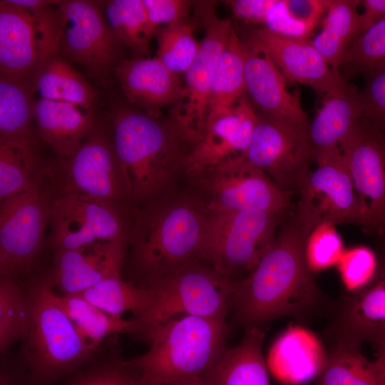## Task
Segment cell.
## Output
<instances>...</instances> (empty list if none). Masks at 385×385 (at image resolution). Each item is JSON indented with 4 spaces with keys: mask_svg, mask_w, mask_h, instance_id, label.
<instances>
[{
    "mask_svg": "<svg viewBox=\"0 0 385 385\" xmlns=\"http://www.w3.org/2000/svg\"><path fill=\"white\" fill-rule=\"evenodd\" d=\"M149 21L160 26L188 21L192 2L185 0H142Z\"/></svg>",
    "mask_w": 385,
    "mask_h": 385,
    "instance_id": "obj_44",
    "label": "cell"
},
{
    "mask_svg": "<svg viewBox=\"0 0 385 385\" xmlns=\"http://www.w3.org/2000/svg\"><path fill=\"white\" fill-rule=\"evenodd\" d=\"M376 346L377 359L385 366V337L374 342Z\"/></svg>",
    "mask_w": 385,
    "mask_h": 385,
    "instance_id": "obj_52",
    "label": "cell"
},
{
    "mask_svg": "<svg viewBox=\"0 0 385 385\" xmlns=\"http://www.w3.org/2000/svg\"><path fill=\"white\" fill-rule=\"evenodd\" d=\"M27 384V381L23 383L20 377L12 370L4 366H1L0 371V385H26Z\"/></svg>",
    "mask_w": 385,
    "mask_h": 385,
    "instance_id": "obj_50",
    "label": "cell"
},
{
    "mask_svg": "<svg viewBox=\"0 0 385 385\" xmlns=\"http://www.w3.org/2000/svg\"><path fill=\"white\" fill-rule=\"evenodd\" d=\"M54 197L46 173L29 189L1 202V279L20 280L32 274L43 250Z\"/></svg>",
    "mask_w": 385,
    "mask_h": 385,
    "instance_id": "obj_7",
    "label": "cell"
},
{
    "mask_svg": "<svg viewBox=\"0 0 385 385\" xmlns=\"http://www.w3.org/2000/svg\"><path fill=\"white\" fill-rule=\"evenodd\" d=\"M315 162L297 192L295 222L308 235L324 222L362 227L361 208L340 148L317 153Z\"/></svg>",
    "mask_w": 385,
    "mask_h": 385,
    "instance_id": "obj_13",
    "label": "cell"
},
{
    "mask_svg": "<svg viewBox=\"0 0 385 385\" xmlns=\"http://www.w3.org/2000/svg\"><path fill=\"white\" fill-rule=\"evenodd\" d=\"M237 280L204 260L178 269L148 287L153 293L152 303L143 315L135 318L136 332L143 334L152 327L182 315L226 318Z\"/></svg>",
    "mask_w": 385,
    "mask_h": 385,
    "instance_id": "obj_6",
    "label": "cell"
},
{
    "mask_svg": "<svg viewBox=\"0 0 385 385\" xmlns=\"http://www.w3.org/2000/svg\"><path fill=\"white\" fill-rule=\"evenodd\" d=\"M340 68L346 79L385 71V18L355 38Z\"/></svg>",
    "mask_w": 385,
    "mask_h": 385,
    "instance_id": "obj_38",
    "label": "cell"
},
{
    "mask_svg": "<svg viewBox=\"0 0 385 385\" xmlns=\"http://www.w3.org/2000/svg\"><path fill=\"white\" fill-rule=\"evenodd\" d=\"M112 135L123 166L132 202L144 205L170 192L177 175L184 170L190 148L170 117L160 121L127 106L113 112Z\"/></svg>",
    "mask_w": 385,
    "mask_h": 385,
    "instance_id": "obj_3",
    "label": "cell"
},
{
    "mask_svg": "<svg viewBox=\"0 0 385 385\" xmlns=\"http://www.w3.org/2000/svg\"><path fill=\"white\" fill-rule=\"evenodd\" d=\"M334 224L324 222L308 235L304 248L309 270L318 272L337 264L342 253V242Z\"/></svg>",
    "mask_w": 385,
    "mask_h": 385,
    "instance_id": "obj_40",
    "label": "cell"
},
{
    "mask_svg": "<svg viewBox=\"0 0 385 385\" xmlns=\"http://www.w3.org/2000/svg\"><path fill=\"white\" fill-rule=\"evenodd\" d=\"M341 322L344 339L359 344L385 337V277L379 270L371 282L350 295Z\"/></svg>",
    "mask_w": 385,
    "mask_h": 385,
    "instance_id": "obj_27",
    "label": "cell"
},
{
    "mask_svg": "<svg viewBox=\"0 0 385 385\" xmlns=\"http://www.w3.org/2000/svg\"><path fill=\"white\" fill-rule=\"evenodd\" d=\"M207 214L199 197L170 192L135 208L125 263L146 283L144 287L203 260Z\"/></svg>",
    "mask_w": 385,
    "mask_h": 385,
    "instance_id": "obj_2",
    "label": "cell"
},
{
    "mask_svg": "<svg viewBox=\"0 0 385 385\" xmlns=\"http://www.w3.org/2000/svg\"><path fill=\"white\" fill-rule=\"evenodd\" d=\"M35 93L31 76L0 75V139L39 138L33 119Z\"/></svg>",
    "mask_w": 385,
    "mask_h": 385,
    "instance_id": "obj_33",
    "label": "cell"
},
{
    "mask_svg": "<svg viewBox=\"0 0 385 385\" xmlns=\"http://www.w3.org/2000/svg\"><path fill=\"white\" fill-rule=\"evenodd\" d=\"M265 335L262 327L246 328L241 342L227 348L202 376L210 385H270L262 353Z\"/></svg>",
    "mask_w": 385,
    "mask_h": 385,
    "instance_id": "obj_26",
    "label": "cell"
},
{
    "mask_svg": "<svg viewBox=\"0 0 385 385\" xmlns=\"http://www.w3.org/2000/svg\"><path fill=\"white\" fill-rule=\"evenodd\" d=\"M40 98L73 103L91 110L96 98L95 89L59 53L44 61L31 76Z\"/></svg>",
    "mask_w": 385,
    "mask_h": 385,
    "instance_id": "obj_30",
    "label": "cell"
},
{
    "mask_svg": "<svg viewBox=\"0 0 385 385\" xmlns=\"http://www.w3.org/2000/svg\"><path fill=\"white\" fill-rule=\"evenodd\" d=\"M243 43L268 55L287 81L310 86L324 96L341 78L309 38H295L275 34L264 26L249 28L240 37Z\"/></svg>",
    "mask_w": 385,
    "mask_h": 385,
    "instance_id": "obj_18",
    "label": "cell"
},
{
    "mask_svg": "<svg viewBox=\"0 0 385 385\" xmlns=\"http://www.w3.org/2000/svg\"><path fill=\"white\" fill-rule=\"evenodd\" d=\"M384 235H385V234H384Z\"/></svg>",
    "mask_w": 385,
    "mask_h": 385,
    "instance_id": "obj_55",
    "label": "cell"
},
{
    "mask_svg": "<svg viewBox=\"0 0 385 385\" xmlns=\"http://www.w3.org/2000/svg\"><path fill=\"white\" fill-rule=\"evenodd\" d=\"M114 71L128 101L150 115L183 99L184 83L157 57L123 60Z\"/></svg>",
    "mask_w": 385,
    "mask_h": 385,
    "instance_id": "obj_22",
    "label": "cell"
},
{
    "mask_svg": "<svg viewBox=\"0 0 385 385\" xmlns=\"http://www.w3.org/2000/svg\"><path fill=\"white\" fill-rule=\"evenodd\" d=\"M245 46V92L258 113L309 130L297 91H288L287 78L268 55Z\"/></svg>",
    "mask_w": 385,
    "mask_h": 385,
    "instance_id": "obj_21",
    "label": "cell"
},
{
    "mask_svg": "<svg viewBox=\"0 0 385 385\" xmlns=\"http://www.w3.org/2000/svg\"><path fill=\"white\" fill-rule=\"evenodd\" d=\"M258 114L245 156L279 188L297 192L316 158L309 130Z\"/></svg>",
    "mask_w": 385,
    "mask_h": 385,
    "instance_id": "obj_16",
    "label": "cell"
},
{
    "mask_svg": "<svg viewBox=\"0 0 385 385\" xmlns=\"http://www.w3.org/2000/svg\"><path fill=\"white\" fill-rule=\"evenodd\" d=\"M66 385H143L137 372L123 361L81 372Z\"/></svg>",
    "mask_w": 385,
    "mask_h": 385,
    "instance_id": "obj_42",
    "label": "cell"
},
{
    "mask_svg": "<svg viewBox=\"0 0 385 385\" xmlns=\"http://www.w3.org/2000/svg\"><path fill=\"white\" fill-rule=\"evenodd\" d=\"M258 118L245 94L232 111L207 124L200 139L185 156L184 170L195 179L228 160L245 155Z\"/></svg>",
    "mask_w": 385,
    "mask_h": 385,
    "instance_id": "obj_19",
    "label": "cell"
},
{
    "mask_svg": "<svg viewBox=\"0 0 385 385\" xmlns=\"http://www.w3.org/2000/svg\"><path fill=\"white\" fill-rule=\"evenodd\" d=\"M379 271L385 277V259L380 262Z\"/></svg>",
    "mask_w": 385,
    "mask_h": 385,
    "instance_id": "obj_53",
    "label": "cell"
},
{
    "mask_svg": "<svg viewBox=\"0 0 385 385\" xmlns=\"http://www.w3.org/2000/svg\"><path fill=\"white\" fill-rule=\"evenodd\" d=\"M194 32L195 25L189 21L158 29L155 57L177 75L186 73L197 52L200 43Z\"/></svg>",
    "mask_w": 385,
    "mask_h": 385,
    "instance_id": "obj_39",
    "label": "cell"
},
{
    "mask_svg": "<svg viewBox=\"0 0 385 385\" xmlns=\"http://www.w3.org/2000/svg\"><path fill=\"white\" fill-rule=\"evenodd\" d=\"M47 178L55 195L79 193L135 208L113 135L96 124L72 155L49 163Z\"/></svg>",
    "mask_w": 385,
    "mask_h": 385,
    "instance_id": "obj_8",
    "label": "cell"
},
{
    "mask_svg": "<svg viewBox=\"0 0 385 385\" xmlns=\"http://www.w3.org/2000/svg\"><path fill=\"white\" fill-rule=\"evenodd\" d=\"M361 208L363 227L385 234V135L360 119L339 145Z\"/></svg>",
    "mask_w": 385,
    "mask_h": 385,
    "instance_id": "obj_17",
    "label": "cell"
},
{
    "mask_svg": "<svg viewBox=\"0 0 385 385\" xmlns=\"http://www.w3.org/2000/svg\"><path fill=\"white\" fill-rule=\"evenodd\" d=\"M276 0H232L227 1L233 16L250 24H265L267 15Z\"/></svg>",
    "mask_w": 385,
    "mask_h": 385,
    "instance_id": "obj_46",
    "label": "cell"
},
{
    "mask_svg": "<svg viewBox=\"0 0 385 385\" xmlns=\"http://www.w3.org/2000/svg\"><path fill=\"white\" fill-rule=\"evenodd\" d=\"M135 208L79 193L55 195L48 240L52 251L100 242L128 244Z\"/></svg>",
    "mask_w": 385,
    "mask_h": 385,
    "instance_id": "obj_10",
    "label": "cell"
},
{
    "mask_svg": "<svg viewBox=\"0 0 385 385\" xmlns=\"http://www.w3.org/2000/svg\"><path fill=\"white\" fill-rule=\"evenodd\" d=\"M327 360L320 342L302 327H290L276 340L269 359L270 368L284 383H306L321 374Z\"/></svg>",
    "mask_w": 385,
    "mask_h": 385,
    "instance_id": "obj_25",
    "label": "cell"
},
{
    "mask_svg": "<svg viewBox=\"0 0 385 385\" xmlns=\"http://www.w3.org/2000/svg\"><path fill=\"white\" fill-rule=\"evenodd\" d=\"M31 304L20 280L0 279V351L26 337L31 324Z\"/></svg>",
    "mask_w": 385,
    "mask_h": 385,
    "instance_id": "obj_37",
    "label": "cell"
},
{
    "mask_svg": "<svg viewBox=\"0 0 385 385\" xmlns=\"http://www.w3.org/2000/svg\"><path fill=\"white\" fill-rule=\"evenodd\" d=\"M307 237L294 217L288 220L258 264L237 280L231 309L245 328L300 315L319 301V290L305 260Z\"/></svg>",
    "mask_w": 385,
    "mask_h": 385,
    "instance_id": "obj_1",
    "label": "cell"
},
{
    "mask_svg": "<svg viewBox=\"0 0 385 385\" xmlns=\"http://www.w3.org/2000/svg\"><path fill=\"white\" fill-rule=\"evenodd\" d=\"M263 26L275 34L295 38H309L314 30L293 18L287 10L284 0H276Z\"/></svg>",
    "mask_w": 385,
    "mask_h": 385,
    "instance_id": "obj_45",
    "label": "cell"
},
{
    "mask_svg": "<svg viewBox=\"0 0 385 385\" xmlns=\"http://www.w3.org/2000/svg\"><path fill=\"white\" fill-rule=\"evenodd\" d=\"M318 379L319 385H385V366L378 359L369 361L359 344L344 339L327 354Z\"/></svg>",
    "mask_w": 385,
    "mask_h": 385,
    "instance_id": "obj_32",
    "label": "cell"
},
{
    "mask_svg": "<svg viewBox=\"0 0 385 385\" xmlns=\"http://www.w3.org/2000/svg\"><path fill=\"white\" fill-rule=\"evenodd\" d=\"M57 7L61 25L58 53L81 66L92 78L104 81L120 63L122 43L106 19L101 3L66 0Z\"/></svg>",
    "mask_w": 385,
    "mask_h": 385,
    "instance_id": "obj_15",
    "label": "cell"
},
{
    "mask_svg": "<svg viewBox=\"0 0 385 385\" xmlns=\"http://www.w3.org/2000/svg\"><path fill=\"white\" fill-rule=\"evenodd\" d=\"M101 6L111 29L134 57H148L158 28L151 24L142 0H109Z\"/></svg>",
    "mask_w": 385,
    "mask_h": 385,
    "instance_id": "obj_34",
    "label": "cell"
},
{
    "mask_svg": "<svg viewBox=\"0 0 385 385\" xmlns=\"http://www.w3.org/2000/svg\"><path fill=\"white\" fill-rule=\"evenodd\" d=\"M33 119L38 138L58 158L72 155L96 125L91 110L41 98L34 101Z\"/></svg>",
    "mask_w": 385,
    "mask_h": 385,
    "instance_id": "obj_23",
    "label": "cell"
},
{
    "mask_svg": "<svg viewBox=\"0 0 385 385\" xmlns=\"http://www.w3.org/2000/svg\"><path fill=\"white\" fill-rule=\"evenodd\" d=\"M48 276L32 281L31 324L23 340L29 385H48L77 370L93 351L59 306Z\"/></svg>",
    "mask_w": 385,
    "mask_h": 385,
    "instance_id": "obj_5",
    "label": "cell"
},
{
    "mask_svg": "<svg viewBox=\"0 0 385 385\" xmlns=\"http://www.w3.org/2000/svg\"><path fill=\"white\" fill-rule=\"evenodd\" d=\"M359 0H327V11L312 43L332 69L339 70L359 34Z\"/></svg>",
    "mask_w": 385,
    "mask_h": 385,
    "instance_id": "obj_31",
    "label": "cell"
},
{
    "mask_svg": "<svg viewBox=\"0 0 385 385\" xmlns=\"http://www.w3.org/2000/svg\"><path fill=\"white\" fill-rule=\"evenodd\" d=\"M213 4L204 2L197 7L198 20L204 26L205 34L191 65L185 73L183 99L175 106L170 115L190 146L200 139L205 130L212 78L232 30L231 21L220 19L215 14Z\"/></svg>",
    "mask_w": 385,
    "mask_h": 385,
    "instance_id": "obj_14",
    "label": "cell"
},
{
    "mask_svg": "<svg viewBox=\"0 0 385 385\" xmlns=\"http://www.w3.org/2000/svg\"><path fill=\"white\" fill-rule=\"evenodd\" d=\"M61 25L56 6L31 9L0 1V75L31 77L59 52Z\"/></svg>",
    "mask_w": 385,
    "mask_h": 385,
    "instance_id": "obj_11",
    "label": "cell"
},
{
    "mask_svg": "<svg viewBox=\"0 0 385 385\" xmlns=\"http://www.w3.org/2000/svg\"><path fill=\"white\" fill-rule=\"evenodd\" d=\"M245 65V46L232 29L212 78L207 124L232 111L241 97L246 94Z\"/></svg>",
    "mask_w": 385,
    "mask_h": 385,
    "instance_id": "obj_28",
    "label": "cell"
},
{
    "mask_svg": "<svg viewBox=\"0 0 385 385\" xmlns=\"http://www.w3.org/2000/svg\"><path fill=\"white\" fill-rule=\"evenodd\" d=\"M38 139H0V201L25 191L46 175Z\"/></svg>",
    "mask_w": 385,
    "mask_h": 385,
    "instance_id": "obj_29",
    "label": "cell"
},
{
    "mask_svg": "<svg viewBox=\"0 0 385 385\" xmlns=\"http://www.w3.org/2000/svg\"><path fill=\"white\" fill-rule=\"evenodd\" d=\"M359 96L363 118L381 130L385 129V71L368 76Z\"/></svg>",
    "mask_w": 385,
    "mask_h": 385,
    "instance_id": "obj_43",
    "label": "cell"
},
{
    "mask_svg": "<svg viewBox=\"0 0 385 385\" xmlns=\"http://www.w3.org/2000/svg\"><path fill=\"white\" fill-rule=\"evenodd\" d=\"M289 14L314 29L327 11V0H284Z\"/></svg>",
    "mask_w": 385,
    "mask_h": 385,
    "instance_id": "obj_47",
    "label": "cell"
},
{
    "mask_svg": "<svg viewBox=\"0 0 385 385\" xmlns=\"http://www.w3.org/2000/svg\"><path fill=\"white\" fill-rule=\"evenodd\" d=\"M207 212L202 259L233 279L248 274L271 248L282 219L260 211Z\"/></svg>",
    "mask_w": 385,
    "mask_h": 385,
    "instance_id": "obj_9",
    "label": "cell"
},
{
    "mask_svg": "<svg viewBox=\"0 0 385 385\" xmlns=\"http://www.w3.org/2000/svg\"><path fill=\"white\" fill-rule=\"evenodd\" d=\"M337 265L345 287L355 292L376 278L380 262L371 249L359 246L344 251Z\"/></svg>",
    "mask_w": 385,
    "mask_h": 385,
    "instance_id": "obj_41",
    "label": "cell"
},
{
    "mask_svg": "<svg viewBox=\"0 0 385 385\" xmlns=\"http://www.w3.org/2000/svg\"><path fill=\"white\" fill-rule=\"evenodd\" d=\"M323 98L322 106L309 123V133L316 153L339 148L363 118L359 92L343 75Z\"/></svg>",
    "mask_w": 385,
    "mask_h": 385,
    "instance_id": "obj_24",
    "label": "cell"
},
{
    "mask_svg": "<svg viewBox=\"0 0 385 385\" xmlns=\"http://www.w3.org/2000/svg\"><path fill=\"white\" fill-rule=\"evenodd\" d=\"M14 4L20 6L31 9H44L52 6H56L61 1L56 0H11Z\"/></svg>",
    "mask_w": 385,
    "mask_h": 385,
    "instance_id": "obj_49",
    "label": "cell"
},
{
    "mask_svg": "<svg viewBox=\"0 0 385 385\" xmlns=\"http://www.w3.org/2000/svg\"><path fill=\"white\" fill-rule=\"evenodd\" d=\"M317 385H319V384H317Z\"/></svg>",
    "mask_w": 385,
    "mask_h": 385,
    "instance_id": "obj_54",
    "label": "cell"
},
{
    "mask_svg": "<svg viewBox=\"0 0 385 385\" xmlns=\"http://www.w3.org/2000/svg\"><path fill=\"white\" fill-rule=\"evenodd\" d=\"M127 250L126 242H108L54 251L48 278L63 294H81L104 278L121 272Z\"/></svg>",
    "mask_w": 385,
    "mask_h": 385,
    "instance_id": "obj_20",
    "label": "cell"
},
{
    "mask_svg": "<svg viewBox=\"0 0 385 385\" xmlns=\"http://www.w3.org/2000/svg\"><path fill=\"white\" fill-rule=\"evenodd\" d=\"M78 294L117 317H122L123 314L130 312L135 314V318H138L148 311L153 300L150 288L135 286L125 281L121 272L104 278Z\"/></svg>",
    "mask_w": 385,
    "mask_h": 385,
    "instance_id": "obj_36",
    "label": "cell"
},
{
    "mask_svg": "<svg viewBox=\"0 0 385 385\" xmlns=\"http://www.w3.org/2000/svg\"><path fill=\"white\" fill-rule=\"evenodd\" d=\"M56 299L93 351L108 336L137 331L135 319L113 316L80 294H56Z\"/></svg>",
    "mask_w": 385,
    "mask_h": 385,
    "instance_id": "obj_35",
    "label": "cell"
},
{
    "mask_svg": "<svg viewBox=\"0 0 385 385\" xmlns=\"http://www.w3.org/2000/svg\"><path fill=\"white\" fill-rule=\"evenodd\" d=\"M195 180L207 211H260L283 217L293 192L279 188L245 155L228 160Z\"/></svg>",
    "mask_w": 385,
    "mask_h": 385,
    "instance_id": "obj_12",
    "label": "cell"
},
{
    "mask_svg": "<svg viewBox=\"0 0 385 385\" xmlns=\"http://www.w3.org/2000/svg\"><path fill=\"white\" fill-rule=\"evenodd\" d=\"M171 385H210L202 376L194 375L183 378Z\"/></svg>",
    "mask_w": 385,
    "mask_h": 385,
    "instance_id": "obj_51",
    "label": "cell"
},
{
    "mask_svg": "<svg viewBox=\"0 0 385 385\" xmlns=\"http://www.w3.org/2000/svg\"><path fill=\"white\" fill-rule=\"evenodd\" d=\"M227 332L226 318L178 316L146 330L148 350L123 363L143 385H171L210 370L227 349Z\"/></svg>",
    "mask_w": 385,
    "mask_h": 385,
    "instance_id": "obj_4",
    "label": "cell"
},
{
    "mask_svg": "<svg viewBox=\"0 0 385 385\" xmlns=\"http://www.w3.org/2000/svg\"><path fill=\"white\" fill-rule=\"evenodd\" d=\"M364 12L359 14V34L385 18V0H364Z\"/></svg>",
    "mask_w": 385,
    "mask_h": 385,
    "instance_id": "obj_48",
    "label": "cell"
}]
</instances>
